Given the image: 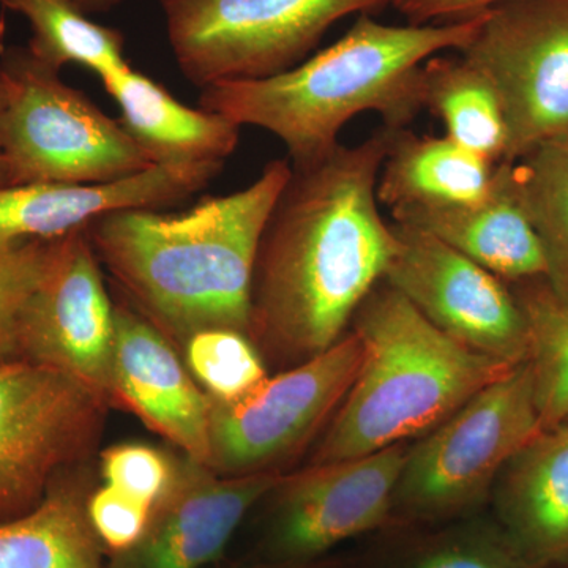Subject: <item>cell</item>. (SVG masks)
<instances>
[{"mask_svg": "<svg viewBox=\"0 0 568 568\" xmlns=\"http://www.w3.org/2000/svg\"><path fill=\"white\" fill-rule=\"evenodd\" d=\"M392 132L291 164L254 265L250 338L261 354L291 368L325 353L383 282L395 235L376 186Z\"/></svg>", "mask_w": 568, "mask_h": 568, "instance_id": "cell-1", "label": "cell"}, {"mask_svg": "<svg viewBox=\"0 0 568 568\" xmlns=\"http://www.w3.org/2000/svg\"><path fill=\"white\" fill-rule=\"evenodd\" d=\"M291 173L287 160H272L237 192L183 212L110 213L85 233L129 304L175 346L209 328L250 336L257 250Z\"/></svg>", "mask_w": 568, "mask_h": 568, "instance_id": "cell-2", "label": "cell"}, {"mask_svg": "<svg viewBox=\"0 0 568 568\" xmlns=\"http://www.w3.org/2000/svg\"><path fill=\"white\" fill-rule=\"evenodd\" d=\"M484 17L392 26L358 14L342 39L293 69L201 89L200 108L274 134L293 166L313 163L334 151L339 132L362 112H377L386 129H406L425 110L424 63L440 51H462Z\"/></svg>", "mask_w": 568, "mask_h": 568, "instance_id": "cell-3", "label": "cell"}, {"mask_svg": "<svg viewBox=\"0 0 568 568\" xmlns=\"http://www.w3.org/2000/svg\"><path fill=\"white\" fill-rule=\"evenodd\" d=\"M351 327L361 339V366L310 465L365 457L424 436L515 368L455 342L384 280Z\"/></svg>", "mask_w": 568, "mask_h": 568, "instance_id": "cell-4", "label": "cell"}, {"mask_svg": "<svg viewBox=\"0 0 568 568\" xmlns=\"http://www.w3.org/2000/svg\"><path fill=\"white\" fill-rule=\"evenodd\" d=\"M7 103L0 111V151L14 185L97 183L153 166L121 121L65 84L61 71L29 48L0 55Z\"/></svg>", "mask_w": 568, "mask_h": 568, "instance_id": "cell-5", "label": "cell"}, {"mask_svg": "<svg viewBox=\"0 0 568 568\" xmlns=\"http://www.w3.org/2000/svg\"><path fill=\"white\" fill-rule=\"evenodd\" d=\"M183 77L197 88L293 69L351 14L392 0H160Z\"/></svg>", "mask_w": 568, "mask_h": 568, "instance_id": "cell-6", "label": "cell"}, {"mask_svg": "<svg viewBox=\"0 0 568 568\" xmlns=\"http://www.w3.org/2000/svg\"><path fill=\"white\" fill-rule=\"evenodd\" d=\"M541 429L525 362L409 444L392 510L416 517L465 510L484 499L504 466Z\"/></svg>", "mask_w": 568, "mask_h": 568, "instance_id": "cell-7", "label": "cell"}, {"mask_svg": "<svg viewBox=\"0 0 568 568\" xmlns=\"http://www.w3.org/2000/svg\"><path fill=\"white\" fill-rule=\"evenodd\" d=\"M106 407L59 369L0 361V523L28 514L55 477L81 467L102 435Z\"/></svg>", "mask_w": 568, "mask_h": 568, "instance_id": "cell-8", "label": "cell"}, {"mask_svg": "<svg viewBox=\"0 0 568 568\" xmlns=\"http://www.w3.org/2000/svg\"><path fill=\"white\" fill-rule=\"evenodd\" d=\"M495 84L507 125L503 162L568 140V0H507L458 51Z\"/></svg>", "mask_w": 568, "mask_h": 568, "instance_id": "cell-9", "label": "cell"}, {"mask_svg": "<svg viewBox=\"0 0 568 568\" xmlns=\"http://www.w3.org/2000/svg\"><path fill=\"white\" fill-rule=\"evenodd\" d=\"M361 362V339L347 332L325 353L268 376L242 402L212 399L205 466L224 477L282 473L331 422Z\"/></svg>", "mask_w": 568, "mask_h": 568, "instance_id": "cell-10", "label": "cell"}, {"mask_svg": "<svg viewBox=\"0 0 568 568\" xmlns=\"http://www.w3.org/2000/svg\"><path fill=\"white\" fill-rule=\"evenodd\" d=\"M392 230L384 282L463 346L510 366L528 362V323L504 280L420 227L392 220Z\"/></svg>", "mask_w": 568, "mask_h": 568, "instance_id": "cell-11", "label": "cell"}, {"mask_svg": "<svg viewBox=\"0 0 568 568\" xmlns=\"http://www.w3.org/2000/svg\"><path fill=\"white\" fill-rule=\"evenodd\" d=\"M115 302L85 230L58 239L21 317V357L65 373L112 406Z\"/></svg>", "mask_w": 568, "mask_h": 568, "instance_id": "cell-12", "label": "cell"}, {"mask_svg": "<svg viewBox=\"0 0 568 568\" xmlns=\"http://www.w3.org/2000/svg\"><path fill=\"white\" fill-rule=\"evenodd\" d=\"M409 444L365 457L310 465L283 476L276 500L275 547L290 559H306L386 521Z\"/></svg>", "mask_w": 568, "mask_h": 568, "instance_id": "cell-13", "label": "cell"}, {"mask_svg": "<svg viewBox=\"0 0 568 568\" xmlns=\"http://www.w3.org/2000/svg\"><path fill=\"white\" fill-rule=\"evenodd\" d=\"M283 473L224 477L185 457L153 504L141 540L115 555L118 568H203L222 556L246 514L272 495Z\"/></svg>", "mask_w": 568, "mask_h": 568, "instance_id": "cell-14", "label": "cell"}, {"mask_svg": "<svg viewBox=\"0 0 568 568\" xmlns=\"http://www.w3.org/2000/svg\"><path fill=\"white\" fill-rule=\"evenodd\" d=\"M112 406L130 410L182 455L207 465L212 398L178 346L129 302H115Z\"/></svg>", "mask_w": 568, "mask_h": 568, "instance_id": "cell-15", "label": "cell"}, {"mask_svg": "<svg viewBox=\"0 0 568 568\" xmlns=\"http://www.w3.org/2000/svg\"><path fill=\"white\" fill-rule=\"evenodd\" d=\"M220 164H153L129 178L97 183H28L0 189V241H54L121 211H163L201 192Z\"/></svg>", "mask_w": 568, "mask_h": 568, "instance_id": "cell-16", "label": "cell"}, {"mask_svg": "<svg viewBox=\"0 0 568 568\" xmlns=\"http://www.w3.org/2000/svg\"><path fill=\"white\" fill-rule=\"evenodd\" d=\"M396 223L420 227L504 282L545 280L547 263L530 222L514 162H499L488 193L476 203L402 207Z\"/></svg>", "mask_w": 568, "mask_h": 568, "instance_id": "cell-17", "label": "cell"}, {"mask_svg": "<svg viewBox=\"0 0 568 568\" xmlns=\"http://www.w3.org/2000/svg\"><path fill=\"white\" fill-rule=\"evenodd\" d=\"M497 500L515 549L534 566L568 559V425L541 429L500 470Z\"/></svg>", "mask_w": 568, "mask_h": 568, "instance_id": "cell-18", "label": "cell"}, {"mask_svg": "<svg viewBox=\"0 0 568 568\" xmlns=\"http://www.w3.org/2000/svg\"><path fill=\"white\" fill-rule=\"evenodd\" d=\"M100 80L121 108L122 125L152 164L223 166L237 148L241 126L216 112L185 106L129 63Z\"/></svg>", "mask_w": 568, "mask_h": 568, "instance_id": "cell-19", "label": "cell"}, {"mask_svg": "<svg viewBox=\"0 0 568 568\" xmlns=\"http://www.w3.org/2000/svg\"><path fill=\"white\" fill-rule=\"evenodd\" d=\"M497 163L448 136L392 132L376 194L390 211L476 203L488 193Z\"/></svg>", "mask_w": 568, "mask_h": 568, "instance_id": "cell-20", "label": "cell"}, {"mask_svg": "<svg viewBox=\"0 0 568 568\" xmlns=\"http://www.w3.org/2000/svg\"><path fill=\"white\" fill-rule=\"evenodd\" d=\"M77 469L55 477L28 514L0 523V568H103Z\"/></svg>", "mask_w": 568, "mask_h": 568, "instance_id": "cell-21", "label": "cell"}, {"mask_svg": "<svg viewBox=\"0 0 568 568\" xmlns=\"http://www.w3.org/2000/svg\"><path fill=\"white\" fill-rule=\"evenodd\" d=\"M424 104L446 125V136L499 163L506 159L507 125L495 84L462 54L424 63Z\"/></svg>", "mask_w": 568, "mask_h": 568, "instance_id": "cell-22", "label": "cell"}, {"mask_svg": "<svg viewBox=\"0 0 568 568\" xmlns=\"http://www.w3.org/2000/svg\"><path fill=\"white\" fill-rule=\"evenodd\" d=\"M2 6L29 21V51L52 69L78 63L102 78L129 63L122 33L89 20L65 0H6Z\"/></svg>", "mask_w": 568, "mask_h": 568, "instance_id": "cell-23", "label": "cell"}, {"mask_svg": "<svg viewBox=\"0 0 568 568\" xmlns=\"http://www.w3.org/2000/svg\"><path fill=\"white\" fill-rule=\"evenodd\" d=\"M514 163L523 204L544 250L545 282L568 302V140L548 142Z\"/></svg>", "mask_w": 568, "mask_h": 568, "instance_id": "cell-24", "label": "cell"}, {"mask_svg": "<svg viewBox=\"0 0 568 568\" xmlns=\"http://www.w3.org/2000/svg\"><path fill=\"white\" fill-rule=\"evenodd\" d=\"M515 297L529 328V357L534 394L545 428L568 418V302L545 280L517 283Z\"/></svg>", "mask_w": 568, "mask_h": 568, "instance_id": "cell-25", "label": "cell"}, {"mask_svg": "<svg viewBox=\"0 0 568 568\" xmlns=\"http://www.w3.org/2000/svg\"><path fill=\"white\" fill-rule=\"evenodd\" d=\"M181 351L194 381L216 403L242 402L268 379L263 354L244 332H196Z\"/></svg>", "mask_w": 568, "mask_h": 568, "instance_id": "cell-26", "label": "cell"}, {"mask_svg": "<svg viewBox=\"0 0 568 568\" xmlns=\"http://www.w3.org/2000/svg\"><path fill=\"white\" fill-rule=\"evenodd\" d=\"M54 241H0V361L21 357L20 327L29 298L54 257Z\"/></svg>", "mask_w": 568, "mask_h": 568, "instance_id": "cell-27", "label": "cell"}, {"mask_svg": "<svg viewBox=\"0 0 568 568\" xmlns=\"http://www.w3.org/2000/svg\"><path fill=\"white\" fill-rule=\"evenodd\" d=\"M175 459L140 443L119 444L102 454L104 485L155 504L174 476Z\"/></svg>", "mask_w": 568, "mask_h": 568, "instance_id": "cell-28", "label": "cell"}, {"mask_svg": "<svg viewBox=\"0 0 568 568\" xmlns=\"http://www.w3.org/2000/svg\"><path fill=\"white\" fill-rule=\"evenodd\" d=\"M153 504L103 485L88 499V515L100 544L114 555L132 549L144 536Z\"/></svg>", "mask_w": 568, "mask_h": 568, "instance_id": "cell-29", "label": "cell"}, {"mask_svg": "<svg viewBox=\"0 0 568 568\" xmlns=\"http://www.w3.org/2000/svg\"><path fill=\"white\" fill-rule=\"evenodd\" d=\"M517 549L488 538H459L429 549L409 568H523Z\"/></svg>", "mask_w": 568, "mask_h": 568, "instance_id": "cell-30", "label": "cell"}, {"mask_svg": "<svg viewBox=\"0 0 568 568\" xmlns=\"http://www.w3.org/2000/svg\"><path fill=\"white\" fill-rule=\"evenodd\" d=\"M507 0H392L407 24L426 26L467 20Z\"/></svg>", "mask_w": 568, "mask_h": 568, "instance_id": "cell-31", "label": "cell"}, {"mask_svg": "<svg viewBox=\"0 0 568 568\" xmlns=\"http://www.w3.org/2000/svg\"><path fill=\"white\" fill-rule=\"evenodd\" d=\"M65 2L89 17V14L104 13V11L114 9L122 0H65Z\"/></svg>", "mask_w": 568, "mask_h": 568, "instance_id": "cell-32", "label": "cell"}, {"mask_svg": "<svg viewBox=\"0 0 568 568\" xmlns=\"http://www.w3.org/2000/svg\"><path fill=\"white\" fill-rule=\"evenodd\" d=\"M13 186V179H11L9 163H7L6 155L0 151V189Z\"/></svg>", "mask_w": 568, "mask_h": 568, "instance_id": "cell-33", "label": "cell"}, {"mask_svg": "<svg viewBox=\"0 0 568 568\" xmlns=\"http://www.w3.org/2000/svg\"><path fill=\"white\" fill-rule=\"evenodd\" d=\"M7 103V88L3 84L2 78H0V111L3 110Z\"/></svg>", "mask_w": 568, "mask_h": 568, "instance_id": "cell-34", "label": "cell"}, {"mask_svg": "<svg viewBox=\"0 0 568 568\" xmlns=\"http://www.w3.org/2000/svg\"><path fill=\"white\" fill-rule=\"evenodd\" d=\"M564 424H567V425H568V418H567V420H566V422H564Z\"/></svg>", "mask_w": 568, "mask_h": 568, "instance_id": "cell-35", "label": "cell"}, {"mask_svg": "<svg viewBox=\"0 0 568 568\" xmlns=\"http://www.w3.org/2000/svg\"><path fill=\"white\" fill-rule=\"evenodd\" d=\"M3 2H6V0H0V3H3Z\"/></svg>", "mask_w": 568, "mask_h": 568, "instance_id": "cell-36", "label": "cell"}]
</instances>
